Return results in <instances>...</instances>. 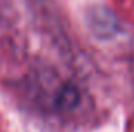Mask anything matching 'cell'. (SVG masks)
Instances as JSON below:
<instances>
[]
</instances>
